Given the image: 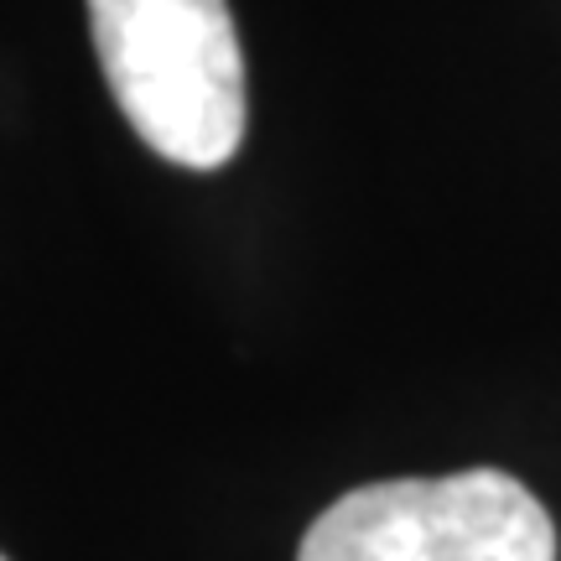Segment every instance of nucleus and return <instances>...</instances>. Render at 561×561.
I'll list each match as a JSON object with an SVG mask.
<instances>
[{
    "label": "nucleus",
    "instance_id": "obj_1",
    "mask_svg": "<svg viewBox=\"0 0 561 561\" xmlns=\"http://www.w3.org/2000/svg\"><path fill=\"white\" fill-rule=\"evenodd\" d=\"M125 121L157 157L214 172L244 140V58L229 0H89Z\"/></svg>",
    "mask_w": 561,
    "mask_h": 561
},
{
    "label": "nucleus",
    "instance_id": "obj_2",
    "mask_svg": "<svg viewBox=\"0 0 561 561\" xmlns=\"http://www.w3.org/2000/svg\"><path fill=\"white\" fill-rule=\"evenodd\" d=\"M297 561H557L546 504L500 468L364 483L328 504Z\"/></svg>",
    "mask_w": 561,
    "mask_h": 561
},
{
    "label": "nucleus",
    "instance_id": "obj_3",
    "mask_svg": "<svg viewBox=\"0 0 561 561\" xmlns=\"http://www.w3.org/2000/svg\"><path fill=\"white\" fill-rule=\"evenodd\" d=\"M0 561H5V557H0Z\"/></svg>",
    "mask_w": 561,
    "mask_h": 561
}]
</instances>
